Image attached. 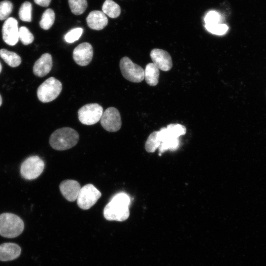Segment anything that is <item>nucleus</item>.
I'll return each instance as SVG.
<instances>
[{
  "label": "nucleus",
  "mask_w": 266,
  "mask_h": 266,
  "mask_svg": "<svg viewBox=\"0 0 266 266\" xmlns=\"http://www.w3.org/2000/svg\"><path fill=\"white\" fill-rule=\"evenodd\" d=\"M131 198L126 193L114 195L103 209V216L108 221H124L129 217Z\"/></svg>",
  "instance_id": "f257e3e1"
},
{
  "label": "nucleus",
  "mask_w": 266,
  "mask_h": 266,
  "mask_svg": "<svg viewBox=\"0 0 266 266\" xmlns=\"http://www.w3.org/2000/svg\"><path fill=\"white\" fill-rule=\"evenodd\" d=\"M79 138V134L75 130L64 127L56 130L51 134L49 144L56 150H66L74 146Z\"/></svg>",
  "instance_id": "f03ea898"
},
{
  "label": "nucleus",
  "mask_w": 266,
  "mask_h": 266,
  "mask_svg": "<svg viewBox=\"0 0 266 266\" xmlns=\"http://www.w3.org/2000/svg\"><path fill=\"white\" fill-rule=\"evenodd\" d=\"M24 229V222L18 215L11 213L0 214V235L14 238L21 234Z\"/></svg>",
  "instance_id": "7ed1b4c3"
},
{
  "label": "nucleus",
  "mask_w": 266,
  "mask_h": 266,
  "mask_svg": "<svg viewBox=\"0 0 266 266\" xmlns=\"http://www.w3.org/2000/svg\"><path fill=\"white\" fill-rule=\"evenodd\" d=\"M62 90V83L55 78L51 77L38 87L37 91V98L42 102H49L56 99Z\"/></svg>",
  "instance_id": "20e7f679"
},
{
  "label": "nucleus",
  "mask_w": 266,
  "mask_h": 266,
  "mask_svg": "<svg viewBox=\"0 0 266 266\" xmlns=\"http://www.w3.org/2000/svg\"><path fill=\"white\" fill-rule=\"evenodd\" d=\"M44 162L37 156L27 158L21 164L20 174L26 180H33L37 178L43 172Z\"/></svg>",
  "instance_id": "39448f33"
},
{
  "label": "nucleus",
  "mask_w": 266,
  "mask_h": 266,
  "mask_svg": "<svg viewBox=\"0 0 266 266\" xmlns=\"http://www.w3.org/2000/svg\"><path fill=\"white\" fill-rule=\"evenodd\" d=\"M120 68L124 78L131 82L139 83L144 79L143 68L133 63L128 57H124L121 59Z\"/></svg>",
  "instance_id": "423d86ee"
},
{
  "label": "nucleus",
  "mask_w": 266,
  "mask_h": 266,
  "mask_svg": "<svg viewBox=\"0 0 266 266\" xmlns=\"http://www.w3.org/2000/svg\"><path fill=\"white\" fill-rule=\"evenodd\" d=\"M101 194L95 186L88 184L81 187L77 198L78 206L83 210L92 207L100 198Z\"/></svg>",
  "instance_id": "0eeeda50"
},
{
  "label": "nucleus",
  "mask_w": 266,
  "mask_h": 266,
  "mask_svg": "<svg viewBox=\"0 0 266 266\" xmlns=\"http://www.w3.org/2000/svg\"><path fill=\"white\" fill-rule=\"evenodd\" d=\"M103 112L102 107L100 104H87L78 110V119L84 125H92L100 121Z\"/></svg>",
  "instance_id": "6e6552de"
},
{
  "label": "nucleus",
  "mask_w": 266,
  "mask_h": 266,
  "mask_svg": "<svg viewBox=\"0 0 266 266\" xmlns=\"http://www.w3.org/2000/svg\"><path fill=\"white\" fill-rule=\"evenodd\" d=\"M101 126L107 131L115 132L121 127L122 121L119 111L115 107L107 108L100 119Z\"/></svg>",
  "instance_id": "1a4fd4ad"
},
{
  "label": "nucleus",
  "mask_w": 266,
  "mask_h": 266,
  "mask_svg": "<svg viewBox=\"0 0 266 266\" xmlns=\"http://www.w3.org/2000/svg\"><path fill=\"white\" fill-rule=\"evenodd\" d=\"M3 41L10 46L15 45L19 40V29L17 20L13 17L8 18L2 28Z\"/></svg>",
  "instance_id": "9d476101"
},
{
  "label": "nucleus",
  "mask_w": 266,
  "mask_h": 266,
  "mask_svg": "<svg viewBox=\"0 0 266 266\" xmlns=\"http://www.w3.org/2000/svg\"><path fill=\"white\" fill-rule=\"evenodd\" d=\"M93 56V48L88 42H83L77 45L73 50V58L75 62L80 66L89 65Z\"/></svg>",
  "instance_id": "9b49d317"
},
{
  "label": "nucleus",
  "mask_w": 266,
  "mask_h": 266,
  "mask_svg": "<svg viewBox=\"0 0 266 266\" xmlns=\"http://www.w3.org/2000/svg\"><path fill=\"white\" fill-rule=\"evenodd\" d=\"M150 55L153 63L159 69L164 71L170 70L172 66V61L170 54L167 51L155 48L151 50Z\"/></svg>",
  "instance_id": "f8f14e48"
},
{
  "label": "nucleus",
  "mask_w": 266,
  "mask_h": 266,
  "mask_svg": "<svg viewBox=\"0 0 266 266\" xmlns=\"http://www.w3.org/2000/svg\"><path fill=\"white\" fill-rule=\"evenodd\" d=\"M81 188L78 182L70 179L64 180L59 186L61 194L69 201L76 200Z\"/></svg>",
  "instance_id": "ddd939ff"
},
{
  "label": "nucleus",
  "mask_w": 266,
  "mask_h": 266,
  "mask_svg": "<svg viewBox=\"0 0 266 266\" xmlns=\"http://www.w3.org/2000/svg\"><path fill=\"white\" fill-rule=\"evenodd\" d=\"M21 253L19 245L12 242H6L0 245V261H10L18 258Z\"/></svg>",
  "instance_id": "4468645a"
},
{
  "label": "nucleus",
  "mask_w": 266,
  "mask_h": 266,
  "mask_svg": "<svg viewBox=\"0 0 266 266\" xmlns=\"http://www.w3.org/2000/svg\"><path fill=\"white\" fill-rule=\"evenodd\" d=\"M52 58L49 53H44L35 61L33 66V72L38 77L46 75L52 67Z\"/></svg>",
  "instance_id": "2eb2a0df"
},
{
  "label": "nucleus",
  "mask_w": 266,
  "mask_h": 266,
  "mask_svg": "<svg viewBox=\"0 0 266 266\" xmlns=\"http://www.w3.org/2000/svg\"><path fill=\"white\" fill-rule=\"evenodd\" d=\"M88 27L92 30H101L108 24V19L106 15L101 11H91L86 18Z\"/></svg>",
  "instance_id": "dca6fc26"
},
{
  "label": "nucleus",
  "mask_w": 266,
  "mask_h": 266,
  "mask_svg": "<svg viewBox=\"0 0 266 266\" xmlns=\"http://www.w3.org/2000/svg\"><path fill=\"white\" fill-rule=\"evenodd\" d=\"M144 71L146 83L151 86H156L159 82V69L154 64L150 63L146 66Z\"/></svg>",
  "instance_id": "f3484780"
},
{
  "label": "nucleus",
  "mask_w": 266,
  "mask_h": 266,
  "mask_svg": "<svg viewBox=\"0 0 266 266\" xmlns=\"http://www.w3.org/2000/svg\"><path fill=\"white\" fill-rule=\"evenodd\" d=\"M0 57L9 66L15 67L21 63V58L15 52L8 51L5 49H0Z\"/></svg>",
  "instance_id": "a211bd4d"
},
{
  "label": "nucleus",
  "mask_w": 266,
  "mask_h": 266,
  "mask_svg": "<svg viewBox=\"0 0 266 266\" xmlns=\"http://www.w3.org/2000/svg\"><path fill=\"white\" fill-rule=\"evenodd\" d=\"M102 11L111 18H116L121 13L120 6L112 0H105L102 6Z\"/></svg>",
  "instance_id": "6ab92c4d"
},
{
  "label": "nucleus",
  "mask_w": 266,
  "mask_h": 266,
  "mask_svg": "<svg viewBox=\"0 0 266 266\" xmlns=\"http://www.w3.org/2000/svg\"><path fill=\"white\" fill-rule=\"evenodd\" d=\"M55 19V12L53 9L48 8L43 13L39 22L40 27L43 30H49L53 25Z\"/></svg>",
  "instance_id": "aec40b11"
},
{
  "label": "nucleus",
  "mask_w": 266,
  "mask_h": 266,
  "mask_svg": "<svg viewBox=\"0 0 266 266\" xmlns=\"http://www.w3.org/2000/svg\"><path fill=\"white\" fill-rule=\"evenodd\" d=\"M160 143L158 131L153 132L149 135L145 142V150L148 152L153 153L159 148Z\"/></svg>",
  "instance_id": "412c9836"
},
{
  "label": "nucleus",
  "mask_w": 266,
  "mask_h": 266,
  "mask_svg": "<svg viewBox=\"0 0 266 266\" xmlns=\"http://www.w3.org/2000/svg\"><path fill=\"white\" fill-rule=\"evenodd\" d=\"M71 12L79 15L83 14L87 7V0H68Z\"/></svg>",
  "instance_id": "4be33fe9"
},
{
  "label": "nucleus",
  "mask_w": 266,
  "mask_h": 266,
  "mask_svg": "<svg viewBox=\"0 0 266 266\" xmlns=\"http://www.w3.org/2000/svg\"><path fill=\"white\" fill-rule=\"evenodd\" d=\"M32 5L29 1H25L22 4L19 10V17L24 22L32 21Z\"/></svg>",
  "instance_id": "5701e85b"
},
{
  "label": "nucleus",
  "mask_w": 266,
  "mask_h": 266,
  "mask_svg": "<svg viewBox=\"0 0 266 266\" xmlns=\"http://www.w3.org/2000/svg\"><path fill=\"white\" fill-rule=\"evenodd\" d=\"M19 38L24 45H27L33 42L34 36L27 27L22 26L19 29Z\"/></svg>",
  "instance_id": "b1692460"
},
{
  "label": "nucleus",
  "mask_w": 266,
  "mask_h": 266,
  "mask_svg": "<svg viewBox=\"0 0 266 266\" xmlns=\"http://www.w3.org/2000/svg\"><path fill=\"white\" fill-rule=\"evenodd\" d=\"M13 4L11 1L5 0L0 2V20H6L12 11Z\"/></svg>",
  "instance_id": "393cba45"
},
{
  "label": "nucleus",
  "mask_w": 266,
  "mask_h": 266,
  "mask_svg": "<svg viewBox=\"0 0 266 266\" xmlns=\"http://www.w3.org/2000/svg\"><path fill=\"white\" fill-rule=\"evenodd\" d=\"M169 133L173 137L179 138L181 135L185 134L186 132V127L179 124H171L166 127Z\"/></svg>",
  "instance_id": "a878e982"
},
{
  "label": "nucleus",
  "mask_w": 266,
  "mask_h": 266,
  "mask_svg": "<svg viewBox=\"0 0 266 266\" xmlns=\"http://www.w3.org/2000/svg\"><path fill=\"white\" fill-rule=\"evenodd\" d=\"M205 26H212L221 23V16L215 11L209 12L204 18Z\"/></svg>",
  "instance_id": "bb28decb"
},
{
  "label": "nucleus",
  "mask_w": 266,
  "mask_h": 266,
  "mask_svg": "<svg viewBox=\"0 0 266 266\" xmlns=\"http://www.w3.org/2000/svg\"><path fill=\"white\" fill-rule=\"evenodd\" d=\"M83 32V29L81 28L73 29L65 35L64 39L68 43H73L80 38Z\"/></svg>",
  "instance_id": "cd10ccee"
},
{
  "label": "nucleus",
  "mask_w": 266,
  "mask_h": 266,
  "mask_svg": "<svg viewBox=\"0 0 266 266\" xmlns=\"http://www.w3.org/2000/svg\"><path fill=\"white\" fill-rule=\"evenodd\" d=\"M205 27L209 32L217 35L224 34L228 30V27L224 24H219L212 26H205Z\"/></svg>",
  "instance_id": "c85d7f7f"
},
{
  "label": "nucleus",
  "mask_w": 266,
  "mask_h": 266,
  "mask_svg": "<svg viewBox=\"0 0 266 266\" xmlns=\"http://www.w3.org/2000/svg\"><path fill=\"white\" fill-rule=\"evenodd\" d=\"M51 0H34V2L43 7H47L51 2Z\"/></svg>",
  "instance_id": "c756f323"
},
{
  "label": "nucleus",
  "mask_w": 266,
  "mask_h": 266,
  "mask_svg": "<svg viewBox=\"0 0 266 266\" xmlns=\"http://www.w3.org/2000/svg\"><path fill=\"white\" fill-rule=\"evenodd\" d=\"M2 104V98L0 95V106Z\"/></svg>",
  "instance_id": "7c9ffc66"
},
{
  "label": "nucleus",
  "mask_w": 266,
  "mask_h": 266,
  "mask_svg": "<svg viewBox=\"0 0 266 266\" xmlns=\"http://www.w3.org/2000/svg\"><path fill=\"white\" fill-rule=\"evenodd\" d=\"M1 69H2V66H1V63H0V73L1 71Z\"/></svg>",
  "instance_id": "2f4dec72"
}]
</instances>
